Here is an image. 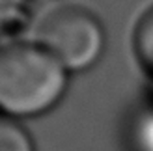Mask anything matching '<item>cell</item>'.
<instances>
[{
	"label": "cell",
	"instance_id": "obj_1",
	"mask_svg": "<svg viewBox=\"0 0 153 151\" xmlns=\"http://www.w3.org/2000/svg\"><path fill=\"white\" fill-rule=\"evenodd\" d=\"M69 71L36 41L0 45V114L41 116L67 90Z\"/></svg>",
	"mask_w": 153,
	"mask_h": 151
},
{
	"label": "cell",
	"instance_id": "obj_2",
	"mask_svg": "<svg viewBox=\"0 0 153 151\" xmlns=\"http://www.w3.org/2000/svg\"><path fill=\"white\" fill-rule=\"evenodd\" d=\"M34 41L71 73L90 69L99 62L106 37L101 21L88 7L62 2L41 13Z\"/></svg>",
	"mask_w": 153,
	"mask_h": 151
},
{
	"label": "cell",
	"instance_id": "obj_3",
	"mask_svg": "<svg viewBox=\"0 0 153 151\" xmlns=\"http://www.w3.org/2000/svg\"><path fill=\"white\" fill-rule=\"evenodd\" d=\"M0 151H36L32 136L19 119L0 114Z\"/></svg>",
	"mask_w": 153,
	"mask_h": 151
},
{
	"label": "cell",
	"instance_id": "obj_4",
	"mask_svg": "<svg viewBox=\"0 0 153 151\" xmlns=\"http://www.w3.org/2000/svg\"><path fill=\"white\" fill-rule=\"evenodd\" d=\"M134 50L140 64L153 75V7L144 13L134 30Z\"/></svg>",
	"mask_w": 153,
	"mask_h": 151
},
{
	"label": "cell",
	"instance_id": "obj_5",
	"mask_svg": "<svg viewBox=\"0 0 153 151\" xmlns=\"http://www.w3.org/2000/svg\"><path fill=\"white\" fill-rule=\"evenodd\" d=\"M133 136L138 151H153V110L138 118Z\"/></svg>",
	"mask_w": 153,
	"mask_h": 151
}]
</instances>
